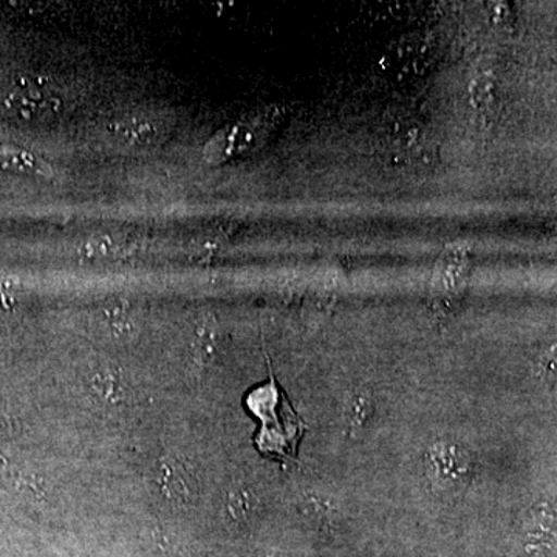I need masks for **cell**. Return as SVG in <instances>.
<instances>
[{
  "mask_svg": "<svg viewBox=\"0 0 557 557\" xmlns=\"http://www.w3.org/2000/svg\"><path fill=\"white\" fill-rule=\"evenodd\" d=\"M121 242L115 237L100 236L84 242L83 256L86 258H113L119 255Z\"/></svg>",
  "mask_w": 557,
  "mask_h": 557,
  "instance_id": "obj_6",
  "label": "cell"
},
{
  "mask_svg": "<svg viewBox=\"0 0 557 557\" xmlns=\"http://www.w3.org/2000/svg\"><path fill=\"white\" fill-rule=\"evenodd\" d=\"M369 398L366 395H357L350 403V416L354 421L364 420L366 413H368L369 409Z\"/></svg>",
  "mask_w": 557,
  "mask_h": 557,
  "instance_id": "obj_8",
  "label": "cell"
},
{
  "mask_svg": "<svg viewBox=\"0 0 557 557\" xmlns=\"http://www.w3.org/2000/svg\"><path fill=\"white\" fill-rule=\"evenodd\" d=\"M424 472L435 493L456 497L471 482L474 458L463 443L453 438L437 440L424 454Z\"/></svg>",
  "mask_w": 557,
  "mask_h": 557,
  "instance_id": "obj_2",
  "label": "cell"
},
{
  "mask_svg": "<svg viewBox=\"0 0 557 557\" xmlns=\"http://www.w3.org/2000/svg\"><path fill=\"white\" fill-rule=\"evenodd\" d=\"M256 507L255 496L245 487H237L230 493L228 508L234 516H245Z\"/></svg>",
  "mask_w": 557,
  "mask_h": 557,
  "instance_id": "obj_7",
  "label": "cell"
},
{
  "mask_svg": "<svg viewBox=\"0 0 557 557\" xmlns=\"http://www.w3.org/2000/svg\"><path fill=\"white\" fill-rule=\"evenodd\" d=\"M60 98L28 84H14L0 91V116L21 126H42L58 119Z\"/></svg>",
  "mask_w": 557,
  "mask_h": 557,
  "instance_id": "obj_3",
  "label": "cell"
},
{
  "mask_svg": "<svg viewBox=\"0 0 557 557\" xmlns=\"http://www.w3.org/2000/svg\"><path fill=\"white\" fill-rule=\"evenodd\" d=\"M170 132L164 121L148 116H129L115 121L108 129L110 141L126 150L157 148L166 141Z\"/></svg>",
  "mask_w": 557,
  "mask_h": 557,
  "instance_id": "obj_4",
  "label": "cell"
},
{
  "mask_svg": "<svg viewBox=\"0 0 557 557\" xmlns=\"http://www.w3.org/2000/svg\"><path fill=\"white\" fill-rule=\"evenodd\" d=\"M277 110L269 109L255 113L237 123L228 124L215 132L205 145L203 160L208 164L226 163L240 157H247L265 145L277 124Z\"/></svg>",
  "mask_w": 557,
  "mask_h": 557,
  "instance_id": "obj_1",
  "label": "cell"
},
{
  "mask_svg": "<svg viewBox=\"0 0 557 557\" xmlns=\"http://www.w3.org/2000/svg\"><path fill=\"white\" fill-rule=\"evenodd\" d=\"M0 171L33 178L53 177V166L38 153L11 143L0 141Z\"/></svg>",
  "mask_w": 557,
  "mask_h": 557,
  "instance_id": "obj_5",
  "label": "cell"
}]
</instances>
